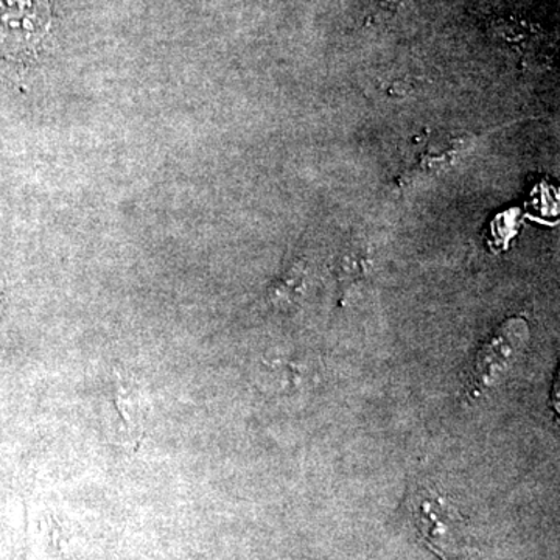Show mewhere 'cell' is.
Here are the masks:
<instances>
[{
    "instance_id": "obj_1",
    "label": "cell",
    "mask_w": 560,
    "mask_h": 560,
    "mask_svg": "<svg viewBox=\"0 0 560 560\" xmlns=\"http://www.w3.org/2000/svg\"><path fill=\"white\" fill-rule=\"evenodd\" d=\"M408 512L419 539L442 560H475L467 522L452 501L419 486L408 499Z\"/></svg>"
},
{
    "instance_id": "obj_2",
    "label": "cell",
    "mask_w": 560,
    "mask_h": 560,
    "mask_svg": "<svg viewBox=\"0 0 560 560\" xmlns=\"http://www.w3.org/2000/svg\"><path fill=\"white\" fill-rule=\"evenodd\" d=\"M528 341V326L525 320L510 319L482 342L475 355L467 378L466 390L470 400L485 396L503 378L517 361Z\"/></svg>"
},
{
    "instance_id": "obj_3",
    "label": "cell",
    "mask_w": 560,
    "mask_h": 560,
    "mask_svg": "<svg viewBox=\"0 0 560 560\" xmlns=\"http://www.w3.org/2000/svg\"><path fill=\"white\" fill-rule=\"evenodd\" d=\"M47 0H0V50L27 49L49 27Z\"/></svg>"
},
{
    "instance_id": "obj_4",
    "label": "cell",
    "mask_w": 560,
    "mask_h": 560,
    "mask_svg": "<svg viewBox=\"0 0 560 560\" xmlns=\"http://www.w3.org/2000/svg\"><path fill=\"white\" fill-rule=\"evenodd\" d=\"M0 301H2V294H0Z\"/></svg>"
}]
</instances>
